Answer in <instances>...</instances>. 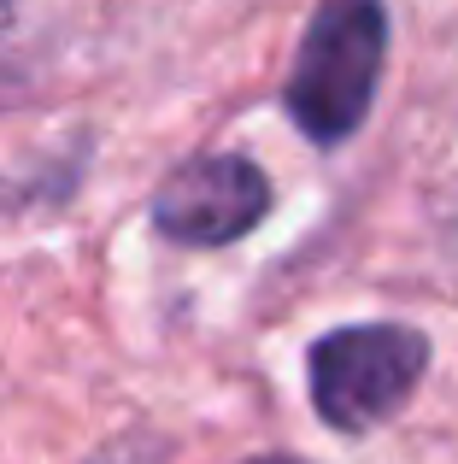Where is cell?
<instances>
[{
  "instance_id": "6da1fadb",
  "label": "cell",
  "mask_w": 458,
  "mask_h": 464,
  "mask_svg": "<svg viewBox=\"0 0 458 464\" xmlns=\"http://www.w3.org/2000/svg\"><path fill=\"white\" fill-rule=\"evenodd\" d=\"M382 47H388L382 0H323L288 71V118L323 148L353 136L377 94Z\"/></svg>"
},
{
  "instance_id": "7a4b0ae2",
  "label": "cell",
  "mask_w": 458,
  "mask_h": 464,
  "mask_svg": "<svg viewBox=\"0 0 458 464\" xmlns=\"http://www.w3.org/2000/svg\"><path fill=\"white\" fill-rule=\"evenodd\" d=\"M429 364V341L406 324L335 329L311 347V400L335 430H377L412 400Z\"/></svg>"
},
{
  "instance_id": "3957f363",
  "label": "cell",
  "mask_w": 458,
  "mask_h": 464,
  "mask_svg": "<svg viewBox=\"0 0 458 464\" xmlns=\"http://www.w3.org/2000/svg\"><path fill=\"white\" fill-rule=\"evenodd\" d=\"M271 206V188H264L259 165L241 153H200L188 165H177L165 177L159 200H153V218L171 241H188V247H218V241L247 236L253 224Z\"/></svg>"
},
{
  "instance_id": "277c9868",
  "label": "cell",
  "mask_w": 458,
  "mask_h": 464,
  "mask_svg": "<svg viewBox=\"0 0 458 464\" xmlns=\"http://www.w3.org/2000/svg\"><path fill=\"white\" fill-rule=\"evenodd\" d=\"M259 464H294V459H259Z\"/></svg>"
}]
</instances>
